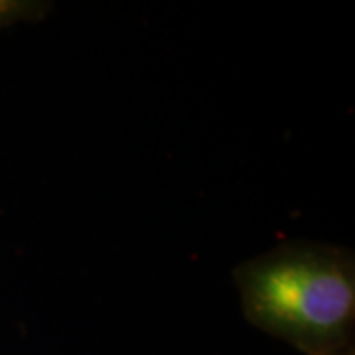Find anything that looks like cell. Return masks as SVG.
<instances>
[{
  "label": "cell",
  "instance_id": "obj_3",
  "mask_svg": "<svg viewBox=\"0 0 355 355\" xmlns=\"http://www.w3.org/2000/svg\"><path fill=\"white\" fill-rule=\"evenodd\" d=\"M345 355H355V352H349V354H345Z\"/></svg>",
  "mask_w": 355,
  "mask_h": 355
},
{
  "label": "cell",
  "instance_id": "obj_2",
  "mask_svg": "<svg viewBox=\"0 0 355 355\" xmlns=\"http://www.w3.org/2000/svg\"><path fill=\"white\" fill-rule=\"evenodd\" d=\"M51 4L44 0H0V30L28 22H40L50 12Z\"/></svg>",
  "mask_w": 355,
  "mask_h": 355
},
{
  "label": "cell",
  "instance_id": "obj_1",
  "mask_svg": "<svg viewBox=\"0 0 355 355\" xmlns=\"http://www.w3.org/2000/svg\"><path fill=\"white\" fill-rule=\"evenodd\" d=\"M243 316L304 355L355 352V257L328 243H282L235 266Z\"/></svg>",
  "mask_w": 355,
  "mask_h": 355
}]
</instances>
